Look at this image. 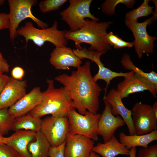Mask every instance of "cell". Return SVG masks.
<instances>
[{
    "label": "cell",
    "instance_id": "6da1fadb",
    "mask_svg": "<svg viewBox=\"0 0 157 157\" xmlns=\"http://www.w3.org/2000/svg\"><path fill=\"white\" fill-rule=\"evenodd\" d=\"M55 80L63 85L79 113L84 115L87 111L97 113L102 89L93 80L89 61L73 71L70 75L62 74L56 76Z\"/></svg>",
    "mask_w": 157,
    "mask_h": 157
},
{
    "label": "cell",
    "instance_id": "7a4b0ae2",
    "mask_svg": "<svg viewBox=\"0 0 157 157\" xmlns=\"http://www.w3.org/2000/svg\"><path fill=\"white\" fill-rule=\"evenodd\" d=\"M85 20L84 25L78 31H65V38L73 41L77 49H82L81 44L84 43L90 45L88 49L91 51L104 54L110 50L111 47L106 41V35L107 30L113 22Z\"/></svg>",
    "mask_w": 157,
    "mask_h": 157
},
{
    "label": "cell",
    "instance_id": "3957f363",
    "mask_svg": "<svg viewBox=\"0 0 157 157\" xmlns=\"http://www.w3.org/2000/svg\"><path fill=\"white\" fill-rule=\"evenodd\" d=\"M47 89L43 92L44 98L42 101L29 113L40 117L47 115H67L69 110L74 108L73 101L63 87L55 88L54 81L47 79Z\"/></svg>",
    "mask_w": 157,
    "mask_h": 157
},
{
    "label": "cell",
    "instance_id": "277c9868",
    "mask_svg": "<svg viewBox=\"0 0 157 157\" xmlns=\"http://www.w3.org/2000/svg\"><path fill=\"white\" fill-rule=\"evenodd\" d=\"M58 22L55 21L50 28L39 29L34 27L30 21L26 22L24 26L17 30L18 35L25 38L26 46L29 40H31L37 46L41 47L45 42H49L56 47H63L67 45V40L65 38V31H60L58 28Z\"/></svg>",
    "mask_w": 157,
    "mask_h": 157
},
{
    "label": "cell",
    "instance_id": "5b68a950",
    "mask_svg": "<svg viewBox=\"0 0 157 157\" xmlns=\"http://www.w3.org/2000/svg\"><path fill=\"white\" fill-rule=\"evenodd\" d=\"M8 1L10 10L8 14L10 21L9 29L11 41L18 35L17 30L19 24L26 18L31 19L41 29H45L49 27L47 24L35 17L32 13L31 7L37 3V0H8Z\"/></svg>",
    "mask_w": 157,
    "mask_h": 157
},
{
    "label": "cell",
    "instance_id": "8992f818",
    "mask_svg": "<svg viewBox=\"0 0 157 157\" xmlns=\"http://www.w3.org/2000/svg\"><path fill=\"white\" fill-rule=\"evenodd\" d=\"M101 114H94L87 111L82 115L73 108L67 114L69 133L72 134H79L86 136L93 140H99L97 133L98 125Z\"/></svg>",
    "mask_w": 157,
    "mask_h": 157
},
{
    "label": "cell",
    "instance_id": "52a82bcc",
    "mask_svg": "<svg viewBox=\"0 0 157 157\" xmlns=\"http://www.w3.org/2000/svg\"><path fill=\"white\" fill-rule=\"evenodd\" d=\"M92 0H70L68 7L60 12L61 19L65 21L72 32L78 31L85 23V18L99 21V19L91 14L90 11Z\"/></svg>",
    "mask_w": 157,
    "mask_h": 157
},
{
    "label": "cell",
    "instance_id": "ba28073f",
    "mask_svg": "<svg viewBox=\"0 0 157 157\" xmlns=\"http://www.w3.org/2000/svg\"><path fill=\"white\" fill-rule=\"evenodd\" d=\"M154 22L151 17L142 22L125 20L126 25L132 32L134 37L133 46L139 58H142L144 53H154V43L157 38L149 35L147 31V26Z\"/></svg>",
    "mask_w": 157,
    "mask_h": 157
},
{
    "label": "cell",
    "instance_id": "9c48e42d",
    "mask_svg": "<svg viewBox=\"0 0 157 157\" xmlns=\"http://www.w3.org/2000/svg\"><path fill=\"white\" fill-rule=\"evenodd\" d=\"M40 131L52 147L58 146L66 140L69 132L67 115H51L42 120Z\"/></svg>",
    "mask_w": 157,
    "mask_h": 157
},
{
    "label": "cell",
    "instance_id": "30bf717a",
    "mask_svg": "<svg viewBox=\"0 0 157 157\" xmlns=\"http://www.w3.org/2000/svg\"><path fill=\"white\" fill-rule=\"evenodd\" d=\"M131 111L135 134H145L157 130V117L152 106L138 102L134 104Z\"/></svg>",
    "mask_w": 157,
    "mask_h": 157
},
{
    "label": "cell",
    "instance_id": "8fae6325",
    "mask_svg": "<svg viewBox=\"0 0 157 157\" xmlns=\"http://www.w3.org/2000/svg\"><path fill=\"white\" fill-rule=\"evenodd\" d=\"M94 141L84 136L72 134L67 135L64 149L65 157H90Z\"/></svg>",
    "mask_w": 157,
    "mask_h": 157
},
{
    "label": "cell",
    "instance_id": "7c38bea8",
    "mask_svg": "<svg viewBox=\"0 0 157 157\" xmlns=\"http://www.w3.org/2000/svg\"><path fill=\"white\" fill-rule=\"evenodd\" d=\"M103 101L105 107L99 121L97 133L102 137L104 142H106L115 136L118 128L125 125V123L120 116L112 114L110 106L104 98Z\"/></svg>",
    "mask_w": 157,
    "mask_h": 157
},
{
    "label": "cell",
    "instance_id": "4fadbf2b",
    "mask_svg": "<svg viewBox=\"0 0 157 157\" xmlns=\"http://www.w3.org/2000/svg\"><path fill=\"white\" fill-rule=\"evenodd\" d=\"M43 98L40 88L35 87L9 108L8 113L15 118L24 115L38 105Z\"/></svg>",
    "mask_w": 157,
    "mask_h": 157
},
{
    "label": "cell",
    "instance_id": "5bb4252c",
    "mask_svg": "<svg viewBox=\"0 0 157 157\" xmlns=\"http://www.w3.org/2000/svg\"><path fill=\"white\" fill-rule=\"evenodd\" d=\"M27 86L26 81L10 77L0 95V109L10 108L24 96Z\"/></svg>",
    "mask_w": 157,
    "mask_h": 157
},
{
    "label": "cell",
    "instance_id": "9a60e30c",
    "mask_svg": "<svg viewBox=\"0 0 157 157\" xmlns=\"http://www.w3.org/2000/svg\"><path fill=\"white\" fill-rule=\"evenodd\" d=\"M49 61L58 70H69L71 67L77 68L82 63L81 59L74 54L73 50L66 46L56 47L50 54Z\"/></svg>",
    "mask_w": 157,
    "mask_h": 157
},
{
    "label": "cell",
    "instance_id": "2e32d148",
    "mask_svg": "<svg viewBox=\"0 0 157 157\" xmlns=\"http://www.w3.org/2000/svg\"><path fill=\"white\" fill-rule=\"evenodd\" d=\"M116 90L122 99L131 94L145 90H148L154 97L156 98L157 92L146 82L135 75L133 71H130L124 79L118 84Z\"/></svg>",
    "mask_w": 157,
    "mask_h": 157
},
{
    "label": "cell",
    "instance_id": "e0dca14e",
    "mask_svg": "<svg viewBox=\"0 0 157 157\" xmlns=\"http://www.w3.org/2000/svg\"><path fill=\"white\" fill-rule=\"evenodd\" d=\"M104 98L110 106L112 114L116 116L120 115L123 119L127 127L129 135L135 134L131 110L124 106L116 90L111 89L107 95L105 94Z\"/></svg>",
    "mask_w": 157,
    "mask_h": 157
},
{
    "label": "cell",
    "instance_id": "ac0fdd59",
    "mask_svg": "<svg viewBox=\"0 0 157 157\" xmlns=\"http://www.w3.org/2000/svg\"><path fill=\"white\" fill-rule=\"evenodd\" d=\"M36 132L31 131L21 130L16 131L6 137L5 144L14 149L20 157H31L28 149V144L35 139Z\"/></svg>",
    "mask_w": 157,
    "mask_h": 157
},
{
    "label": "cell",
    "instance_id": "d6986e66",
    "mask_svg": "<svg viewBox=\"0 0 157 157\" xmlns=\"http://www.w3.org/2000/svg\"><path fill=\"white\" fill-rule=\"evenodd\" d=\"M92 151L102 157H115L119 155L129 156L130 149L120 142L114 136L106 142L98 143L94 146Z\"/></svg>",
    "mask_w": 157,
    "mask_h": 157
},
{
    "label": "cell",
    "instance_id": "ffe728a7",
    "mask_svg": "<svg viewBox=\"0 0 157 157\" xmlns=\"http://www.w3.org/2000/svg\"><path fill=\"white\" fill-rule=\"evenodd\" d=\"M157 140V130L144 135H127L123 132L119 135V141L130 149L137 147H148L149 144Z\"/></svg>",
    "mask_w": 157,
    "mask_h": 157
},
{
    "label": "cell",
    "instance_id": "44dd1931",
    "mask_svg": "<svg viewBox=\"0 0 157 157\" xmlns=\"http://www.w3.org/2000/svg\"><path fill=\"white\" fill-rule=\"evenodd\" d=\"M121 63L126 69L134 72L135 74L148 83L154 90L157 92V74L154 71L146 73L136 66L131 60L130 56L124 53Z\"/></svg>",
    "mask_w": 157,
    "mask_h": 157
},
{
    "label": "cell",
    "instance_id": "7402d4cb",
    "mask_svg": "<svg viewBox=\"0 0 157 157\" xmlns=\"http://www.w3.org/2000/svg\"><path fill=\"white\" fill-rule=\"evenodd\" d=\"M35 140L28 145V149L31 157H49L51 146L40 131L36 132Z\"/></svg>",
    "mask_w": 157,
    "mask_h": 157
},
{
    "label": "cell",
    "instance_id": "603a6c76",
    "mask_svg": "<svg viewBox=\"0 0 157 157\" xmlns=\"http://www.w3.org/2000/svg\"><path fill=\"white\" fill-rule=\"evenodd\" d=\"M42 120L41 118L28 113L15 118L12 130L16 132L25 130L37 132L40 130Z\"/></svg>",
    "mask_w": 157,
    "mask_h": 157
},
{
    "label": "cell",
    "instance_id": "cb8c5ba5",
    "mask_svg": "<svg viewBox=\"0 0 157 157\" xmlns=\"http://www.w3.org/2000/svg\"><path fill=\"white\" fill-rule=\"evenodd\" d=\"M149 0H144L140 6L129 11L125 15V19L132 21H137L138 18L143 17H148L153 14V7L149 5Z\"/></svg>",
    "mask_w": 157,
    "mask_h": 157
},
{
    "label": "cell",
    "instance_id": "d4e9b609",
    "mask_svg": "<svg viewBox=\"0 0 157 157\" xmlns=\"http://www.w3.org/2000/svg\"><path fill=\"white\" fill-rule=\"evenodd\" d=\"M136 2L135 0H106L101 5L103 13L109 15H114L116 13L115 9L120 3L125 5L128 8H132Z\"/></svg>",
    "mask_w": 157,
    "mask_h": 157
},
{
    "label": "cell",
    "instance_id": "484cf974",
    "mask_svg": "<svg viewBox=\"0 0 157 157\" xmlns=\"http://www.w3.org/2000/svg\"><path fill=\"white\" fill-rule=\"evenodd\" d=\"M8 108L0 109V135L3 136L12 130L15 118L10 115Z\"/></svg>",
    "mask_w": 157,
    "mask_h": 157
},
{
    "label": "cell",
    "instance_id": "4316f807",
    "mask_svg": "<svg viewBox=\"0 0 157 157\" xmlns=\"http://www.w3.org/2000/svg\"><path fill=\"white\" fill-rule=\"evenodd\" d=\"M129 72L126 73L117 72L112 71L110 69L105 67L102 71L98 72L93 77V78L95 82H97L99 80H103L106 82V86L105 90V93H106L108 86L111 80L116 77L122 76L124 77L129 74Z\"/></svg>",
    "mask_w": 157,
    "mask_h": 157
},
{
    "label": "cell",
    "instance_id": "83f0119b",
    "mask_svg": "<svg viewBox=\"0 0 157 157\" xmlns=\"http://www.w3.org/2000/svg\"><path fill=\"white\" fill-rule=\"evenodd\" d=\"M67 1V0H46L40 1L38 5L40 11L45 13L60 9Z\"/></svg>",
    "mask_w": 157,
    "mask_h": 157
},
{
    "label": "cell",
    "instance_id": "f1b7e54d",
    "mask_svg": "<svg viewBox=\"0 0 157 157\" xmlns=\"http://www.w3.org/2000/svg\"><path fill=\"white\" fill-rule=\"evenodd\" d=\"M137 157H157V144L142 147L138 150Z\"/></svg>",
    "mask_w": 157,
    "mask_h": 157
},
{
    "label": "cell",
    "instance_id": "f546056e",
    "mask_svg": "<svg viewBox=\"0 0 157 157\" xmlns=\"http://www.w3.org/2000/svg\"><path fill=\"white\" fill-rule=\"evenodd\" d=\"M0 157H20L12 147L4 143L0 144Z\"/></svg>",
    "mask_w": 157,
    "mask_h": 157
},
{
    "label": "cell",
    "instance_id": "4dcf8cb0",
    "mask_svg": "<svg viewBox=\"0 0 157 157\" xmlns=\"http://www.w3.org/2000/svg\"><path fill=\"white\" fill-rule=\"evenodd\" d=\"M66 140L60 145L55 147H51L49 153V157H65L64 149Z\"/></svg>",
    "mask_w": 157,
    "mask_h": 157
},
{
    "label": "cell",
    "instance_id": "1f68e13d",
    "mask_svg": "<svg viewBox=\"0 0 157 157\" xmlns=\"http://www.w3.org/2000/svg\"><path fill=\"white\" fill-rule=\"evenodd\" d=\"M10 27V21L8 14L4 13H0V30L9 29Z\"/></svg>",
    "mask_w": 157,
    "mask_h": 157
},
{
    "label": "cell",
    "instance_id": "d6a6232c",
    "mask_svg": "<svg viewBox=\"0 0 157 157\" xmlns=\"http://www.w3.org/2000/svg\"><path fill=\"white\" fill-rule=\"evenodd\" d=\"M24 74V70L19 67H14L11 71L12 78L16 80H22Z\"/></svg>",
    "mask_w": 157,
    "mask_h": 157
},
{
    "label": "cell",
    "instance_id": "836d02e7",
    "mask_svg": "<svg viewBox=\"0 0 157 157\" xmlns=\"http://www.w3.org/2000/svg\"><path fill=\"white\" fill-rule=\"evenodd\" d=\"M120 37L117 35L114 34L111 31L107 33L106 39L108 44L111 46H115L118 42Z\"/></svg>",
    "mask_w": 157,
    "mask_h": 157
},
{
    "label": "cell",
    "instance_id": "e575fe53",
    "mask_svg": "<svg viewBox=\"0 0 157 157\" xmlns=\"http://www.w3.org/2000/svg\"><path fill=\"white\" fill-rule=\"evenodd\" d=\"M133 46V41L131 42H127L120 38L117 44L113 47L116 49H119L125 47L132 48Z\"/></svg>",
    "mask_w": 157,
    "mask_h": 157
},
{
    "label": "cell",
    "instance_id": "d590c367",
    "mask_svg": "<svg viewBox=\"0 0 157 157\" xmlns=\"http://www.w3.org/2000/svg\"><path fill=\"white\" fill-rule=\"evenodd\" d=\"M10 65L3 57H0V74L9 72Z\"/></svg>",
    "mask_w": 157,
    "mask_h": 157
},
{
    "label": "cell",
    "instance_id": "8d00e7d4",
    "mask_svg": "<svg viewBox=\"0 0 157 157\" xmlns=\"http://www.w3.org/2000/svg\"><path fill=\"white\" fill-rule=\"evenodd\" d=\"M10 78V77L6 75L0 74V95Z\"/></svg>",
    "mask_w": 157,
    "mask_h": 157
},
{
    "label": "cell",
    "instance_id": "74e56055",
    "mask_svg": "<svg viewBox=\"0 0 157 157\" xmlns=\"http://www.w3.org/2000/svg\"><path fill=\"white\" fill-rule=\"evenodd\" d=\"M136 147H132L130 149L129 157H136Z\"/></svg>",
    "mask_w": 157,
    "mask_h": 157
},
{
    "label": "cell",
    "instance_id": "f35d334b",
    "mask_svg": "<svg viewBox=\"0 0 157 157\" xmlns=\"http://www.w3.org/2000/svg\"><path fill=\"white\" fill-rule=\"evenodd\" d=\"M153 110L155 116L157 117V102H155L152 106Z\"/></svg>",
    "mask_w": 157,
    "mask_h": 157
},
{
    "label": "cell",
    "instance_id": "ab89813d",
    "mask_svg": "<svg viewBox=\"0 0 157 157\" xmlns=\"http://www.w3.org/2000/svg\"><path fill=\"white\" fill-rule=\"evenodd\" d=\"M6 140V137H5L1 135H0V144L5 143Z\"/></svg>",
    "mask_w": 157,
    "mask_h": 157
},
{
    "label": "cell",
    "instance_id": "60d3db41",
    "mask_svg": "<svg viewBox=\"0 0 157 157\" xmlns=\"http://www.w3.org/2000/svg\"><path fill=\"white\" fill-rule=\"evenodd\" d=\"M90 157H100V156L97 154L92 151Z\"/></svg>",
    "mask_w": 157,
    "mask_h": 157
},
{
    "label": "cell",
    "instance_id": "b9f144b4",
    "mask_svg": "<svg viewBox=\"0 0 157 157\" xmlns=\"http://www.w3.org/2000/svg\"><path fill=\"white\" fill-rule=\"evenodd\" d=\"M5 1L4 0H0V6L3 4Z\"/></svg>",
    "mask_w": 157,
    "mask_h": 157
},
{
    "label": "cell",
    "instance_id": "7bdbcfd3",
    "mask_svg": "<svg viewBox=\"0 0 157 157\" xmlns=\"http://www.w3.org/2000/svg\"><path fill=\"white\" fill-rule=\"evenodd\" d=\"M3 57L2 55V53H1L0 52V57Z\"/></svg>",
    "mask_w": 157,
    "mask_h": 157
}]
</instances>
